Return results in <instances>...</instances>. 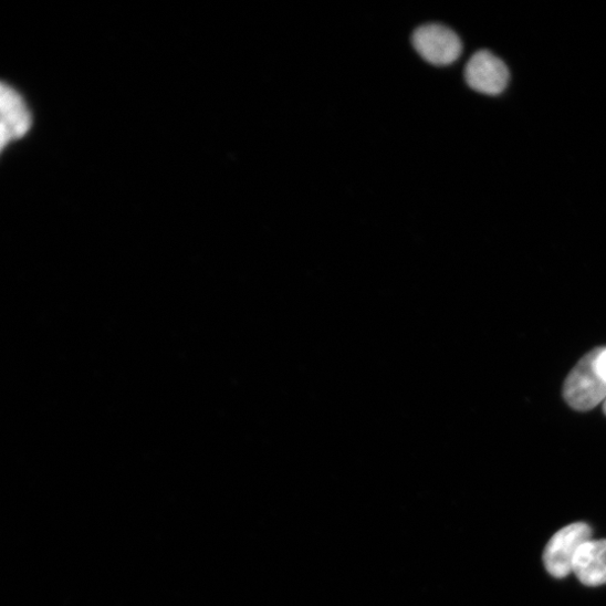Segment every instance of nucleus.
<instances>
[{
  "mask_svg": "<svg viewBox=\"0 0 606 606\" xmlns=\"http://www.w3.org/2000/svg\"><path fill=\"white\" fill-rule=\"evenodd\" d=\"M598 348L587 353L572 369L564 386V398L575 410L588 411L606 400V383L596 358Z\"/></svg>",
  "mask_w": 606,
  "mask_h": 606,
  "instance_id": "f257e3e1",
  "label": "nucleus"
},
{
  "mask_svg": "<svg viewBox=\"0 0 606 606\" xmlns=\"http://www.w3.org/2000/svg\"><path fill=\"white\" fill-rule=\"evenodd\" d=\"M591 536L592 530L584 522L572 523L561 529L550 541L544 553L547 572L556 578L568 576L573 572L579 548L591 541Z\"/></svg>",
  "mask_w": 606,
  "mask_h": 606,
  "instance_id": "f03ea898",
  "label": "nucleus"
},
{
  "mask_svg": "<svg viewBox=\"0 0 606 606\" xmlns=\"http://www.w3.org/2000/svg\"><path fill=\"white\" fill-rule=\"evenodd\" d=\"M412 44L424 60L438 66L457 62L463 52L460 36L441 24L419 27L412 34Z\"/></svg>",
  "mask_w": 606,
  "mask_h": 606,
  "instance_id": "7ed1b4c3",
  "label": "nucleus"
},
{
  "mask_svg": "<svg viewBox=\"0 0 606 606\" xmlns=\"http://www.w3.org/2000/svg\"><path fill=\"white\" fill-rule=\"evenodd\" d=\"M466 80L473 91L488 96H498L508 87L510 72L501 59L483 50L473 54L467 64Z\"/></svg>",
  "mask_w": 606,
  "mask_h": 606,
  "instance_id": "20e7f679",
  "label": "nucleus"
},
{
  "mask_svg": "<svg viewBox=\"0 0 606 606\" xmlns=\"http://www.w3.org/2000/svg\"><path fill=\"white\" fill-rule=\"evenodd\" d=\"M0 104H2V147L10 142L25 135L31 127V114L21 97L12 87L3 85L0 92Z\"/></svg>",
  "mask_w": 606,
  "mask_h": 606,
  "instance_id": "39448f33",
  "label": "nucleus"
},
{
  "mask_svg": "<svg viewBox=\"0 0 606 606\" xmlns=\"http://www.w3.org/2000/svg\"><path fill=\"white\" fill-rule=\"evenodd\" d=\"M573 572L584 585L606 584V541L584 544L576 555Z\"/></svg>",
  "mask_w": 606,
  "mask_h": 606,
  "instance_id": "423d86ee",
  "label": "nucleus"
},
{
  "mask_svg": "<svg viewBox=\"0 0 606 606\" xmlns=\"http://www.w3.org/2000/svg\"><path fill=\"white\" fill-rule=\"evenodd\" d=\"M596 366L606 383V347L598 348Z\"/></svg>",
  "mask_w": 606,
  "mask_h": 606,
  "instance_id": "0eeeda50",
  "label": "nucleus"
},
{
  "mask_svg": "<svg viewBox=\"0 0 606 606\" xmlns=\"http://www.w3.org/2000/svg\"><path fill=\"white\" fill-rule=\"evenodd\" d=\"M603 410H604V414L606 415V400L604 401Z\"/></svg>",
  "mask_w": 606,
  "mask_h": 606,
  "instance_id": "6e6552de",
  "label": "nucleus"
}]
</instances>
